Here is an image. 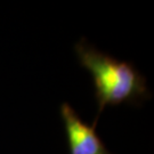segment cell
<instances>
[{"mask_svg":"<svg viewBox=\"0 0 154 154\" xmlns=\"http://www.w3.org/2000/svg\"><path fill=\"white\" fill-rule=\"evenodd\" d=\"M75 54L93 78L98 107L94 122H97L106 106L123 103L138 105L149 97L145 78L132 64L99 51L85 40L75 45Z\"/></svg>","mask_w":154,"mask_h":154,"instance_id":"obj_1","label":"cell"},{"mask_svg":"<svg viewBox=\"0 0 154 154\" xmlns=\"http://www.w3.org/2000/svg\"><path fill=\"white\" fill-rule=\"evenodd\" d=\"M70 154H111L96 132V122L87 125L70 104L61 106Z\"/></svg>","mask_w":154,"mask_h":154,"instance_id":"obj_2","label":"cell"}]
</instances>
